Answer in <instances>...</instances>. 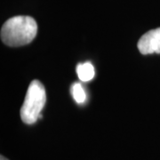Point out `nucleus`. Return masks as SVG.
Here are the masks:
<instances>
[{"label": "nucleus", "mask_w": 160, "mask_h": 160, "mask_svg": "<svg viewBox=\"0 0 160 160\" xmlns=\"http://www.w3.org/2000/svg\"><path fill=\"white\" fill-rule=\"evenodd\" d=\"M38 33V24L29 16H15L7 20L1 29V39L9 46H22L32 42Z\"/></svg>", "instance_id": "f257e3e1"}, {"label": "nucleus", "mask_w": 160, "mask_h": 160, "mask_svg": "<svg viewBox=\"0 0 160 160\" xmlns=\"http://www.w3.org/2000/svg\"><path fill=\"white\" fill-rule=\"evenodd\" d=\"M46 102L45 86L38 80H33L29 85L21 109V118L27 125L35 124L42 118L41 112Z\"/></svg>", "instance_id": "f03ea898"}, {"label": "nucleus", "mask_w": 160, "mask_h": 160, "mask_svg": "<svg viewBox=\"0 0 160 160\" xmlns=\"http://www.w3.org/2000/svg\"><path fill=\"white\" fill-rule=\"evenodd\" d=\"M138 49L142 54L160 53V28L143 35L138 42Z\"/></svg>", "instance_id": "7ed1b4c3"}, {"label": "nucleus", "mask_w": 160, "mask_h": 160, "mask_svg": "<svg viewBox=\"0 0 160 160\" xmlns=\"http://www.w3.org/2000/svg\"><path fill=\"white\" fill-rule=\"evenodd\" d=\"M77 73L78 77L83 82H88L94 78L95 71L92 64L89 62L80 63L77 66Z\"/></svg>", "instance_id": "20e7f679"}, {"label": "nucleus", "mask_w": 160, "mask_h": 160, "mask_svg": "<svg viewBox=\"0 0 160 160\" xmlns=\"http://www.w3.org/2000/svg\"><path fill=\"white\" fill-rule=\"evenodd\" d=\"M71 93L76 102L82 104L86 102V94L83 86L79 83H75L71 86Z\"/></svg>", "instance_id": "39448f33"}, {"label": "nucleus", "mask_w": 160, "mask_h": 160, "mask_svg": "<svg viewBox=\"0 0 160 160\" xmlns=\"http://www.w3.org/2000/svg\"><path fill=\"white\" fill-rule=\"evenodd\" d=\"M0 160H8V159H7V158H6L5 157L1 156V157H0Z\"/></svg>", "instance_id": "423d86ee"}]
</instances>
